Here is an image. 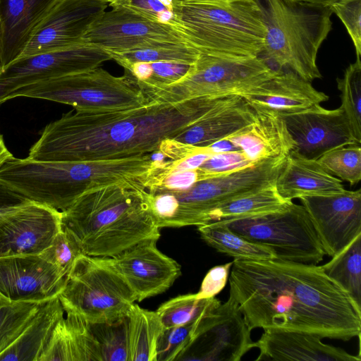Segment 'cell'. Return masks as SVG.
Here are the masks:
<instances>
[{
	"label": "cell",
	"mask_w": 361,
	"mask_h": 361,
	"mask_svg": "<svg viewBox=\"0 0 361 361\" xmlns=\"http://www.w3.org/2000/svg\"><path fill=\"white\" fill-rule=\"evenodd\" d=\"M356 60L345 70L342 78H336L341 92V107L351 126L355 137L361 143V59Z\"/></svg>",
	"instance_id": "e575fe53"
},
{
	"label": "cell",
	"mask_w": 361,
	"mask_h": 361,
	"mask_svg": "<svg viewBox=\"0 0 361 361\" xmlns=\"http://www.w3.org/2000/svg\"><path fill=\"white\" fill-rule=\"evenodd\" d=\"M11 302H10L0 294V324L4 319L8 307Z\"/></svg>",
	"instance_id": "c3c4849f"
},
{
	"label": "cell",
	"mask_w": 361,
	"mask_h": 361,
	"mask_svg": "<svg viewBox=\"0 0 361 361\" xmlns=\"http://www.w3.org/2000/svg\"><path fill=\"white\" fill-rule=\"evenodd\" d=\"M64 315L58 297L42 302L23 333L0 354V361H39L54 326Z\"/></svg>",
	"instance_id": "4316f807"
},
{
	"label": "cell",
	"mask_w": 361,
	"mask_h": 361,
	"mask_svg": "<svg viewBox=\"0 0 361 361\" xmlns=\"http://www.w3.org/2000/svg\"><path fill=\"white\" fill-rule=\"evenodd\" d=\"M173 27L200 53L260 56L266 29L254 0H173Z\"/></svg>",
	"instance_id": "277c9868"
},
{
	"label": "cell",
	"mask_w": 361,
	"mask_h": 361,
	"mask_svg": "<svg viewBox=\"0 0 361 361\" xmlns=\"http://www.w3.org/2000/svg\"><path fill=\"white\" fill-rule=\"evenodd\" d=\"M201 238L219 252L236 259L264 260L276 259L266 247L250 242L230 230L221 220L197 226Z\"/></svg>",
	"instance_id": "f1b7e54d"
},
{
	"label": "cell",
	"mask_w": 361,
	"mask_h": 361,
	"mask_svg": "<svg viewBox=\"0 0 361 361\" xmlns=\"http://www.w3.org/2000/svg\"><path fill=\"white\" fill-rule=\"evenodd\" d=\"M202 319L178 326L164 328L157 342V361L181 360L196 339Z\"/></svg>",
	"instance_id": "8d00e7d4"
},
{
	"label": "cell",
	"mask_w": 361,
	"mask_h": 361,
	"mask_svg": "<svg viewBox=\"0 0 361 361\" xmlns=\"http://www.w3.org/2000/svg\"><path fill=\"white\" fill-rule=\"evenodd\" d=\"M255 111L237 94L221 99L202 117L173 139L198 147H207L249 125Z\"/></svg>",
	"instance_id": "603a6c76"
},
{
	"label": "cell",
	"mask_w": 361,
	"mask_h": 361,
	"mask_svg": "<svg viewBox=\"0 0 361 361\" xmlns=\"http://www.w3.org/2000/svg\"><path fill=\"white\" fill-rule=\"evenodd\" d=\"M56 324L39 361H104L89 323L67 312Z\"/></svg>",
	"instance_id": "484cf974"
},
{
	"label": "cell",
	"mask_w": 361,
	"mask_h": 361,
	"mask_svg": "<svg viewBox=\"0 0 361 361\" xmlns=\"http://www.w3.org/2000/svg\"><path fill=\"white\" fill-rule=\"evenodd\" d=\"M65 313L87 322L111 323L127 317L136 297L105 257L80 254L58 295Z\"/></svg>",
	"instance_id": "ba28073f"
},
{
	"label": "cell",
	"mask_w": 361,
	"mask_h": 361,
	"mask_svg": "<svg viewBox=\"0 0 361 361\" xmlns=\"http://www.w3.org/2000/svg\"><path fill=\"white\" fill-rule=\"evenodd\" d=\"M104 361H128L127 317L111 323H89Z\"/></svg>",
	"instance_id": "74e56055"
},
{
	"label": "cell",
	"mask_w": 361,
	"mask_h": 361,
	"mask_svg": "<svg viewBox=\"0 0 361 361\" xmlns=\"http://www.w3.org/2000/svg\"><path fill=\"white\" fill-rule=\"evenodd\" d=\"M317 335L299 331L264 329L256 341V360L360 361L341 348L325 344Z\"/></svg>",
	"instance_id": "44dd1931"
},
{
	"label": "cell",
	"mask_w": 361,
	"mask_h": 361,
	"mask_svg": "<svg viewBox=\"0 0 361 361\" xmlns=\"http://www.w3.org/2000/svg\"><path fill=\"white\" fill-rule=\"evenodd\" d=\"M221 221L245 239L271 250L277 259L317 264L325 255L309 214L293 201L279 210Z\"/></svg>",
	"instance_id": "30bf717a"
},
{
	"label": "cell",
	"mask_w": 361,
	"mask_h": 361,
	"mask_svg": "<svg viewBox=\"0 0 361 361\" xmlns=\"http://www.w3.org/2000/svg\"><path fill=\"white\" fill-rule=\"evenodd\" d=\"M322 267L361 307V234Z\"/></svg>",
	"instance_id": "4dcf8cb0"
},
{
	"label": "cell",
	"mask_w": 361,
	"mask_h": 361,
	"mask_svg": "<svg viewBox=\"0 0 361 361\" xmlns=\"http://www.w3.org/2000/svg\"><path fill=\"white\" fill-rule=\"evenodd\" d=\"M252 164L241 150L212 154L197 169L201 180L240 170Z\"/></svg>",
	"instance_id": "b9f144b4"
},
{
	"label": "cell",
	"mask_w": 361,
	"mask_h": 361,
	"mask_svg": "<svg viewBox=\"0 0 361 361\" xmlns=\"http://www.w3.org/2000/svg\"><path fill=\"white\" fill-rule=\"evenodd\" d=\"M12 157L13 155L7 148L3 135L0 133V167Z\"/></svg>",
	"instance_id": "7dc6e473"
},
{
	"label": "cell",
	"mask_w": 361,
	"mask_h": 361,
	"mask_svg": "<svg viewBox=\"0 0 361 361\" xmlns=\"http://www.w3.org/2000/svg\"><path fill=\"white\" fill-rule=\"evenodd\" d=\"M233 262L217 265L209 270L203 279L199 291L195 293L198 298L215 297L225 287Z\"/></svg>",
	"instance_id": "ee69618b"
},
{
	"label": "cell",
	"mask_w": 361,
	"mask_h": 361,
	"mask_svg": "<svg viewBox=\"0 0 361 361\" xmlns=\"http://www.w3.org/2000/svg\"><path fill=\"white\" fill-rule=\"evenodd\" d=\"M224 97L104 113L71 111L47 124L30 147L29 159L85 161L111 160L158 152Z\"/></svg>",
	"instance_id": "7a4b0ae2"
},
{
	"label": "cell",
	"mask_w": 361,
	"mask_h": 361,
	"mask_svg": "<svg viewBox=\"0 0 361 361\" xmlns=\"http://www.w3.org/2000/svg\"><path fill=\"white\" fill-rule=\"evenodd\" d=\"M109 60L106 51L85 43L19 57L0 70V105L28 85L90 71Z\"/></svg>",
	"instance_id": "8fae6325"
},
{
	"label": "cell",
	"mask_w": 361,
	"mask_h": 361,
	"mask_svg": "<svg viewBox=\"0 0 361 361\" xmlns=\"http://www.w3.org/2000/svg\"><path fill=\"white\" fill-rule=\"evenodd\" d=\"M20 97L68 104L87 113L134 109L149 103L130 75L114 76L99 67L28 85L16 92L15 98Z\"/></svg>",
	"instance_id": "9c48e42d"
},
{
	"label": "cell",
	"mask_w": 361,
	"mask_h": 361,
	"mask_svg": "<svg viewBox=\"0 0 361 361\" xmlns=\"http://www.w3.org/2000/svg\"><path fill=\"white\" fill-rule=\"evenodd\" d=\"M192 65L173 61L135 62L123 68L124 73L144 90L167 86L180 80L189 73Z\"/></svg>",
	"instance_id": "836d02e7"
},
{
	"label": "cell",
	"mask_w": 361,
	"mask_h": 361,
	"mask_svg": "<svg viewBox=\"0 0 361 361\" xmlns=\"http://www.w3.org/2000/svg\"><path fill=\"white\" fill-rule=\"evenodd\" d=\"M278 70L260 56L229 57L200 53L180 80L142 90L148 102L179 103L242 93L273 77Z\"/></svg>",
	"instance_id": "52a82bcc"
},
{
	"label": "cell",
	"mask_w": 361,
	"mask_h": 361,
	"mask_svg": "<svg viewBox=\"0 0 361 361\" xmlns=\"http://www.w3.org/2000/svg\"><path fill=\"white\" fill-rule=\"evenodd\" d=\"M155 240L140 243L105 257L133 291L136 301L164 293L181 274L180 264L161 252Z\"/></svg>",
	"instance_id": "e0dca14e"
},
{
	"label": "cell",
	"mask_w": 361,
	"mask_h": 361,
	"mask_svg": "<svg viewBox=\"0 0 361 361\" xmlns=\"http://www.w3.org/2000/svg\"><path fill=\"white\" fill-rule=\"evenodd\" d=\"M281 117L295 142L293 150L306 158L317 160L333 149L360 144L341 106L327 109L315 105Z\"/></svg>",
	"instance_id": "ac0fdd59"
},
{
	"label": "cell",
	"mask_w": 361,
	"mask_h": 361,
	"mask_svg": "<svg viewBox=\"0 0 361 361\" xmlns=\"http://www.w3.org/2000/svg\"><path fill=\"white\" fill-rule=\"evenodd\" d=\"M27 200L0 183V218Z\"/></svg>",
	"instance_id": "f6af8a7d"
},
{
	"label": "cell",
	"mask_w": 361,
	"mask_h": 361,
	"mask_svg": "<svg viewBox=\"0 0 361 361\" xmlns=\"http://www.w3.org/2000/svg\"><path fill=\"white\" fill-rule=\"evenodd\" d=\"M60 0H0L1 68L19 58L35 30Z\"/></svg>",
	"instance_id": "7402d4cb"
},
{
	"label": "cell",
	"mask_w": 361,
	"mask_h": 361,
	"mask_svg": "<svg viewBox=\"0 0 361 361\" xmlns=\"http://www.w3.org/2000/svg\"><path fill=\"white\" fill-rule=\"evenodd\" d=\"M67 275L39 255L0 258V294L12 302L58 297Z\"/></svg>",
	"instance_id": "d6986e66"
},
{
	"label": "cell",
	"mask_w": 361,
	"mask_h": 361,
	"mask_svg": "<svg viewBox=\"0 0 361 361\" xmlns=\"http://www.w3.org/2000/svg\"><path fill=\"white\" fill-rule=\"evenodd\" d=\"M109 6L123 8L149 20L173 27V0H111Z\"/></svg>",
	"instance_id": "60d3db41"
},
{
	"label": "cell",
	"mask_w": 361,
	"mask_h": 361,
	"mask_svg": "<svg viewBox=\"0 0 361 361\" xmlns=\"http://www.w3.org/2000/svg\"><path fill=\"white\" fill-rule=\"evenodd\" d=\"M305 1H311V2L319 3V4H326V5H331L333 2H334L336 0H305Z\"/></svg>",
	"instance_id": "681fc988"
},
{
	"label": "cell",
	"mask_w": 361,
	"mask_h": 361,
	"mask_svg": "<svg viewBox=\"0 0 361 361\" xmlns=\"http://www.w3.org/2000/svg\"><path fill=\"white\" fill-rule=\"evenodd\" d=\"M82 253L72 235L62 227L51 244L39 255L67 275L75 259Z\"/></svg>",
	"instance_id": "ab89813d"
},
{
	"label": "cell",
	"mask_w": 361,
	"mask_h": 361,
	"mask_svg": "<svg viewBox=\"0 0 361 361\" xmlns=\"http://www.w3.org/2000/svg\"><path fill=\"white\" fill-rule=\"evenodd\" d=\"M186 42L171 25L158 23L121 7L103 12L90 25L82 43L107 52H121L168 43Z\"/></svg>",
	"instance_id": "7c38bea8"
},
{
	"label": "cell",
	"mask_w": 361,
	"mask_h": 361,
	"mask_svg": "<svg viewBox=\"0 0 361 361\" xmlns=\"http://www.w3.org/2000/svg\"><path fill=\"white\" fill-rule=\"evenodd\" d=\"M227 138L252 164L287 157L295 145L283 118L263 111H255L249 125Z\"/></svg>",
	"instance_id": "cb8c5ba5"
},
{
	"label": "cell",
	"mask_w": 361,
	"mask_h": 361,
	"mask_svg": "<svg viewBox=\"0 0 361 361\" xmlns=\"http://www.w3.org/2000/svg\"><path fill=\"white\" fill-rule=\"evenodd\" d=\"M111 0H60L39 24L22 56L82 43V37Z\"/></svg>",
	"instance_id": "2e32d148"
},
{
	"label": "cell",
	"mask_w": 361,
	"mask_h": 361,
	"mask_svg": "<svg viewBox=\"0 0 361 361\" xmlns=\"http://www.w3.org/2000/svg\"><path fill=\"white\" fill-rule=\"evenodd\" d=\"M325 255L334 257L361 234V190L299 198Z\"/></svg>",
	"instance_id": "5bb4252c"
},
{
	"label": "cell",
	"mask_w": 361,
	"mask_h": 361,
	"mask_svg": "<svg viewBox=\"0 0 361 361\" xmlns=\"http://www.w3.org/2000/svg\"><path fill=\"white\" fill-rule=\"evenodd\" d=\"M42 302H11L0 324V354L19 337L31 322Z\"/></svg>",
	"instance_id": "f35d334b"
},
{
	"label": "cell",
	"mask_w": 361,
	"mask_h": 361,
	"mask_svg": "<svg viewBox=\"0 0 361 361\" xmlns=\"http://www.w3.org/2000/svg\"><path fill=\"white\" fill-rule=\"evenodd\" d=\"M1 69V63H0V70Z\"/></svg>",
	"instance_id": "f907efd6"
},
{
	"label": "cell",
	"mask_w": 361,
	"mask_h": 361,
	"mask_svg": "<svg viewBox=\"0 0 361 361\" xmlns=\"http://www.w3.org/2000/svg\"><path fill=\"white\" fill-rule=\"evenodd\" d=\"M61 213L62 227L83 254L92 257H111L161 236L140 180L90 189Z\"/></svg>",
	"instance_id": "3957f363"
},
{
	"label": "cell",
	"mask_w": 361,
	"mask_h": 361,
	"mask_svg": "<svg viewBox=\"0 0 361 361\" xmlns=\"http://www.w3.org/2000/svg\"><path fill=\"white\" fill-rule=\"evenodd\" d=\"M61 229V212L27 200L0 218V258L39 255Z\"/></svg>",
	"instance_id": "9a60e30c"
},
{
	"label": "cell",
	"mask_w": 361,
	"mask_h": 361,
	"mask_svg": "<svg viewBox=\"0 0 361 361\" xmlns=\"http://www.w3.org/2000/svg\"><path fill=\"white\" fill-rule=\"evenodd\" d=\"M317 161L331 175L355 185L361 180L360 144H350L329 150Z\"/></svg>",
	"instance_id": "d590c367"
},
{
	"label": "cell",
	"mask_w": 361,
	"mask_h": 361,
	"mask_svg": "<svg viewBox=\"0 0 361 361\" xmlns=\"http://www.w3.org/2000/svg\"><path fill=\"white\" fill-rule=\"evenodd\" d=\"M221 302L215 297L198 298L195 293L178 295L161 304L156 310L164 328L192 323L213 312Z\"/></svg>",
	"instance_id": "1f68e13d"
},
{
	"label": "cell",
	"mask_w": 361,
	"mask_h": 361,
	"mask_svg": "<svg viewBox=\"0 0 361 361\" xmlns=\"http://www.w3.org/2000/svg\"><path fill=\"white\" fill-rule=\"evenodd\" d=\"M274 185L279 196L287 202L345 190L342 181L328 172L317 160L306 158L294 150L287 156Z\"/></svg>",
	"instance_id": "d4e9b609"
},
{
	"label": "cell",
	"mask_w": 361,
	"mask_h": 361,
	"mask_svg": "<svg viewBox=\"0 0 361 361\" xmlns=\"http://www.w3.org/2000/svg\"><path fill=\"white\" fill-rule=\"evenodd\" d=\"M229 295L249 326L349 341L360 337L361 307L322 266L234 259Z\"/></svg>",
	"instance_id": "6da1fadb"
},
{
	"label": "cell",
	"mask_w": 361,
	"mask_h": 361,
	"mask_svg": "<svg viewBox=\"0 0 361 361\" xmlns=\"http://www.w3.org/2000/svg\"><path fill=\"white\" fill-rule=\"evenodd\" d=\"M329 6L344 24L355 45L356 56H361V0H336Z\"/></svg>",
	"instance_id": "7bdbcfd3"
},
{
	"label": "cell",
	"mask_w": 361,
	"mask_h": 361,
	"mask_svg": "<svg viewBox=\"0 0 361 361\" xmlns=\"http://www.w3.org/2000/svg\"><path fill=\"white\" fill-rule=\"evenodd\" d=\"M251 331L238 303L229 295L226 302L202 319L197 336L186 353L190 355L188 360L239 361L256 348Z\"/></svg>",
	"instance_id": "4fadbf2b"
},
{
	"label": "cell",
	"mask_w": 361,
	"mask_h": 361,
	"mask_svg": "<svg viewBox=\"0 0 361 361\" xmlns=\"http://www.w3.org/2000/svg\"><path fill=\"white\" fill-rule=\"evenodd\" d=\"M207 147L212 154L240 150L227 137L220 140Z\"/></svg>",
	"instance_id": "bcb514c9"
},
{
	"label": "cell",
	"mask_w": 361,
	"mask_h": 361,
	"mask_svg": "<svg viewBox=\"0 0 361 361\" xmlns=\"http://www.w3.org/2000/svg\"><path fill=\"white\" fill-rule=\"evenodd\" d=\"M256 111L281 116L306 110L329 99L294 72L278 70L269 79L240 95Z\"/></svg>",
	"instance_id": "ffe728a7"
},
{
	"label": "cell",
	"mask_w": 361,
	"mask_h": 361,
	"mask_svg": "<svg viewBox=\"0 0 361 361\" xmlns=\"http://www.w3.org/2000/svg\"><path fill=\"white\" fill-rule=\"evenodd\" d=\"M266 35L261 54L311 82L322 78L319 49L332 29L329 5L305 0H254ZM260 54V55H261Z\"/></svg>",
	"instance_id": "5b68a950"
},
{
	"label": "cell",
	"mask_w": 361,
	"mask_h": 361,
	"mask_svg": "<svg viewBox=\"0 0 361 361\" xmlns=\"http://www.w3.org/2000/svg\"><path fill=\"white\" fill-rule=\"evenodd\" d=\"M164 329L156 311L134 304L127 315L128 361H157V342Z\"/></svg>",
	"instance_id": "83f0119b"
},
{
	"label": "cell",
	"mask_w": 361,
	"mask_h": 361,
	"mask_svg": "<svg viewBox=\"0 0 361 361\" xmlns=\"http://www.w3.org/2000/svg\"><path fill=\"white\" fill-rule=\"evenodd\" d=\"M286 157L268 159L228 174L202 179L183 191L161 192V227L206 224L208 214L222 204L274 185Z\"/></svg>",
	"instance_id": "8992f818"
},
{
	"label": "cell",
	"mask_w": 361,
	"mask_h": 361,
	"mask_svg": "<svg viewBox=\"0 0 361 361\" xmlns=\"http://www.w3.org/2000/svg\"><path fill=\"white\" fill-rule=\"evenodd\" d=\"M290 202L282 199L274 185H271L222 204L208 214L206 224L221 219L248 217L279 210Z\"/></svg>",
	"instance_id": "f546056e"
},
{
	"label": "cell",
	"mask_w": 361,
	"mask_h": 361,
	"mask_svg": "<svg viewBox=\"0 0 361 361\" xmlns=\"http://www.w3.org/2000/svg\"><path fill=\"white\" fill-rule=\"evenodd\" d=\"M123 68L135 62L173 61L193 64L200 52L186 42L168 43L121 52H108Z\"/></svg>",
	"instance_id": "d6a6232c"
}]
</instances>
